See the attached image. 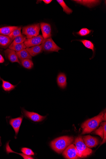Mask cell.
Listing matches in <instances>:
<instances>
[{
    "mask_svg": "<svg viewBox=\"0 0 106 159\" xmlns=\"http://www.w3.org/2000/svg\"><path fill=\"white\" fill-rule=\"evenodd\" d=\"M6 58L12 63L17 62L21 65L18 59L16 52L10 49H7L5 51Z\"/></svg>",
    "mask_w": 106,
    "mask_h": 159,
    "instance_id": "obj_10",
    "label": "cell"
},
{
    "mask_svg": "<svg viewBox=\"0 0 106 159\" xmlns=\"http://www.w3.org/2000/svg\"><path fill=\"white\" fill-rule=\"evenodd\" d=\"M12 41L9 36L0 35V48L6 49L9 47Z\"/></svg>",
    "mask_w": 106,
    "mask_h": 159,
    "instance_id": "obj_14",
    "label": "cell"
},
{
    "mask_svg": "<svg viewBox=\"0 0 106 159\" xmlns=\"http://www.w3.org/2000/svg\"><path fill=\"white\" fill-rule=\"evenodd\" d=\"M26 48L27 47L25 45L24 43L14 45H10L9 47V49L12 50L16 52H20Z\"/></svg>",
    "mask_w": 106,
    "mask_h": 159,
    "instance_id": "obj_21",
    "label": "cell"
},
{
    "mask_svg": "<svg viewBox=\"0 0 106 159\" xmlns=\"http://www.w3.org/2000/svg\"><path fill=\"white\" fill-rule=\"evenodd\" d=\"M62 155L65 158L68 159H77L81 158L79 152L73 144H71L65 149Z\"/></svg>",
    "mask_w": 106,
    "mask_h": 159,
    "instance_id": "obj_6",
    "label": "cell"
},
{
    "mask_svg": "<svg viewBox=\"0 0 106 159\" xmlns=\"http://www.w3.org/2000/svg\"><path fill=\"white\" fill-rule=\"evenodd\" d=\"M103 112H100L97 116L89 119L84 122L81 125L82 132L81 134H90L94 131L98 127L100 123L104 121Z\"/></svg>",
    "mask_w": 106,
    "mask_h": 159,
    "instance_id": "obj_2",
    "label": "cell"
},
{
    "mask_svg": "<svg viewBox=\"0 0 106 159\" xmlns=\"http://www.w3.org/2000/svg\"><path fill=\"white\" fill-rule=\"evenodd\" d=\"M106 112H105L104 113V115L103 116V120H104V121H106Z\"/></svg>",
    "mask_w": 106,
    "mask_h": 159,
    "instance_id": "obj_33",
    "label": "cell"
},
{
    "mask_svg": "<svg viewBox=\"0 0 106 159\" xmlns=\"http://www.w3.org/2000/svg\"><path fill=\"white\" fill-rule=\"evenodd\" d=\"M100 125L103 126L104 129V136L101 145L106 143V122H104L101 123Z\"/></svg>",
    "mask_w": 106,
    "mask_h": 159,
    "instance_id": "obj_30",
    "label": "cell"
},
{
    "mask_svg": "<svg viewBox=\"0 0 106 159\" xmlns=\"http://www.w3.org/2000/svg\"><path fill=\"white\" fill-rule=\"evenodd\" d=\"M43 51L47 52H56L62 49L58 46L52 38L44 39L42 44Z\"/></svg>",
    "mask_w": 106,
    "mask_h": 159,
    "instance_id": "obj_5",
    "label": "cell"
},
{
    "mask_svg": "<svg viewBox=\"0 0 106 159\" xmlns=\"http://www.w3.org/2000/svg\"><path fill=\"white\" fill-rule=\"evenodd\" d=\"M83 139L86 146L89 148L96 147L99 143L97 138L90 135L84 136Z\"/></svg>",
    "mask_w": 106,
    "mask_h": 159,
    "instance_id": "obj_9",
    "label": "cell"
},
{
    "mask_svg": "<svg viewBox=\"0 0 106 159\" xmlns=\"http://www.w3.org/2000/svg\"><path fill=\"white\" fill-rule=\"evenodd\" d=\"M57 82L60 89H65L67 85V77L66 74L63 73H59L57 77Z\"/></svg>",
    "mask_w": 106,
    "mask_h": 159,
    "instance_id": "obj_13",
    "label": "cell"
},
{
    "mask_svg": "<svg viewBox=\"0 0 106 159\" xmlns=\"http://www.w3.org/2000/svg\"><path fill=\"white\" fill-rule=\"evenodd\" d=\"M44 40L42 35H39L31 38L26 39L24 43L27 48H31L41 45Z\"/></svg>",
    "mask_w": 106,
    "mask_h": 159,
    "instance_id": "obj_7",
    "label": "cell"
},
{
    "mask_svg": "<svg viewBox=\"0 0 106 159\" xmlns=\"http://www.w3.org/2000/svg\"><path fill=\"white\" fill-rule=\"evenodd\" d=\"M91 32V30H89L87 28H83L79 32H77L76 34L81 36H85L89 35Z\"/></svg>",
    "mask_w": 106,
    "mask_h": 159,
    "instance_id": "obj_27",
    "label": "cell"
},
{
    "mask_svg": "<svg viewBox=\"0 0 106 159\" xmlns=\"http://www.w3.org/2000/svg\"><path fill=\"white\" fill-rule=\"evenodd\" d=\"M42 1H43L45 4H48L50 3L52 1H51V0H43Z\"/></svg>",
    "mask_w": 106,
    "mask_h": 159,
    "instance_id": "obj_32",
    "label": "cell"
},
{
    "mask_svg": "<svg viewBox=\"0 0 106 159\" xmlns=\"http://www.w3.org/2000/svg\"><path fill=\"white\" fill-rule=\"evenodd\" d=\"M26 49L32 57H35L43 51L42 44L31 48H27Z\"/></svg>",
    "mask_w": 106,
    "mask_h": 159,
    "instance_id": "obj_16",
    "label": "cell"
},
{
    "mask_svg": "<svg viewBox=\"0 0 106 159\" xmlns=\"http://www.w3.org/2000/svg\"><path fill=\"white\" fill-rule=\"evenodd\" d=\"M21 27H18L11 33L9 36V37L13 41L15 38L21 35L22 34L21 33Z\"/></svg>",
    "mask_w": 106,
    "mask_h": 159,
    "instance_id": "obj_25",
    "label": "cell"
},
{
    "mask_svg": "<svg viewBox=\"0 0 106 159\" xmlns=\"http://www.w3.org/2000/svg\"><path fill=\"white\" fill-rule=\"evenodd\" d=\"M22 111L25 116L34 122L41 121L46 117V116H42L37 113L28 111L23 108Z\"/></svg>",
    "mask_w": 106,
    "mask_h": 159,
    "instance_id": "obj_8",
    "label": "cell"
},
{
    "mask_svg": "<svg viewBox=\"0 0 106 159\" xmlns=\"http://www.w3.org/2000/svg\"><path fill=\"white\" fill-rule=\"evenodd\" d=\"M92 134L98 135L103 139L104 136V129L103 126L101 125L98 129L93 132Z\"/></svg>",
    "mask_w": 106,
    "mask_h": 159,
    "instance_id": "obj_28",
    "label": "cell"
},
{
    "mask_svg": "<svg viewBox=\"0 0 106 159\" xmlns=\"http://www.w3.org/2000/svg\"><path fill=\"white\" fill-rule=\"evenodd\" d=\"M23 119V117L21 116L19 117L11 119L10 121V124L13 128L16 136L18 134Z\"/></svg>",
    "mask_w": 106,
    "mask_h": 159,
    "instance_id": "obj_12",
    "label": "cell"
},
{
    "mask_svg": "<svg viewBox=\"0 0 106 159\" xmlns=\"http://www.w3.org/2000/svg\"><path fill=\"white\" fill-rule=\"evenodd\" d=\"M40 26L43 38L46 39L51 38V27L50 25L47 23L41 22Z\"/></svg>",
    "mask_w": 106,
    "mask_h": 159,
    "instance_id": "obj_11",
    "label": "cell"
},
{
    "mask_svg": "<svg viewBox=\"0 0 106 159\" xmlns=\"http://www.w3.org/2000/svg\"><path fill=\"white\" fill-rule=\"evenodd\" d=\"M0 80L2 82V88L3 90L7 92H9L14 89L17 85H14L9 82L6 81L0 77Z\"/></svg>",
    "mask_w": 106,
    "mask_h": 159,
    "instance_id": "obj_19",
    "label": "cell"
},
{
    "mask_svg": "<svg viewBox=\"0 0 106 159\" xmlns=\"http://www.w3.org/2000/svg\"><path fill=\"white\" fill-rule=\"evenodd\" d=\"M83 43L84 46L86 48L91 50L93 52V55L91 58L92 59L94 57L95 54V49L94 45L91 41L86 39H81L78 40Z\"/></svg>",
    "mask_w": 106,
    "mask_h": 159,
    "instance_id": "obj_20",
    "label": "cell"
},
{
    "mask_svg": "<svg viewBox=\"0 0 106 159\" xmlns=\"http://www.w3.org/2000/svg\"><path fill=\"white\" fill-rule=\"evenodd\" d=\"M6 148L7 152L8 154H9L10 152H14V153H16L17 154H19L20 155H21L25 159H34L33 157H32L31 156L26 155L23 153H21L20 154V153H16V152H15L13 151L11 149V148H10V147L9 146L8 143L7 144Z\"/></svg>",
    "mask_w": 106,
    "mask_h": 159,
    "instance_id": "obj_26",
    "label": "cell"
},
{
    "mask_svg": "<svg viewBox=\"0 0 106 159\" xmlns=\"http://www.w3.org/2000/svg\"><path fill=\"white\" fill-rule=\"evenodd\" d=\"M74 143L79 152L81 158L86 157L92 154V150L86 146L81 136L76 138Z\"/></svg>",
    "mask_w": 106,
    "mask_h": 159,
    "instance_id": "obj_3",
    "label": "cell"
},
{
    "mask_svg": "<svg viewBox=\"0 0 106 159\" xmlns=\"http://www.w3.org/2000/svg\"><path fill=\"white\" fill-rule=\"evenodd\" d=\"M26 49L16 52L17 55L20 62L22 61L25 59H29L31 60L32 59V57L30 55Z\"/></svg>",
    "mask_w": 106,
    "mask_h": 159,
    "instance_id": "obj_17",
    "label": "cell"
},
{
    "mask_svg": "<svg viewBox=\"0 0 106 159\" xmlns=\"http://www.w3.org/2000/svg\"><path fill=\"white\" fill-rule=\"evenodd\" d=\"M26 37L23 34L18 36L13 40L11 45H14L17 44H22L24 43L26 40Z\"/></svg>",
    "mask_w": 106,
    "mask_h": 159,
    "instance_id": "obj_23",
    "label": "cell"
},
{
    "mask_svg": "<svg viewBox=\"0 0 106 159\" xmlns=\"http://www.w3.org/2000/svg\"><path fill=\"white\" fill-rule=\"evenodd\" d=\"M5 61V60L4 57L2 55L0 54V63H2Z\"/></svg>",
    "mask_w": 106,
    "mask_h": 159,
    "instance_id": "obj_31",
    "label": "cell"
},
{
    "mask_svg": "<svg viewBox=\"0 0 106 159\" xmlns=\"http://www.w3.org/2000/svg\"><path fill=\"white\" fill-rule=\"evenodd\" d=\"M73 1L77 2L78 3L83 5L89 8L96 6L100 4L101 2L100 1H81V0H77Z\"/></svg>",
    "mask_w": 106,
    "mask_h": 159,
    "instance_id": "obj_15",
    "label": "cell"
},
{
    "mask_svg": "<svg viewBox=\"0 0 106 159\" xmlns=\"http://www.w3.org/2000/svg\"><path fill=\"white\" fill-rule=\"evenodd\" d=\"M39 23L25 26L23 27V34L25 35L27 39L39 35L40 30Z\"/></svg>",
    "mask_w": 106,
    "mask_h": 159,
    "instance_id": "obj_4",
    "label": "cell"
},
{
    "mask_svg": "<svg viewBox=\"0 0 106 159\" xmlns=\"http://www.w3.org/2000/svg\"><path fill=\"white\" fill-rule=\"evenodd\" d=\"M1 137H0V146L1 145Z\"/></svg>",
    "mask_w": 106,
    "mask_h": 159,
    "instance_id": "obj_34",
    "label": "cell"
},
{
    "mask_svg": "<svg viewBox=\"0 0 106 159\" xmlns=\"http://www.w3.org/2000/svg\"><path fill=\"white\" fill-rule=\"evenodd\" d=\"M21 64L25 68L28 69H31L34 67V63L31 59H25L21 62Z\"/></svg>",
    "mask_w": 106,
    "mask_h": 159,
    "instance_id": "obj_22",
    "label": "cell"
},
{
    "mask_svg": "<svg viewBox=\"0 0 106 159\" xmlns=\"http://www.w3.org/2000/svg\"><path fill=\"white\" fill-rule=\"evenodd\" d=\"M73 141V137L63 136L57 138L52 141L50 145L55 152L58 154H61Z\"/></svg>",
    "mask_w": 106,
    "mask_h": 159,
    "instance_id": "obj_1",
    "label": "cell"
},
{
    "mask_svg": "<svg viewBox=\"0 0 106 159\" xmlns=\"http://www.w3.org/2000/svg\"><path fill=\"white\" fill-rule=\"evenodd\" d=\"M21 151L23 154L27 156H31L34 155L35 154L33 151L29 148H22L21 149Z\"/></svg>",
    "mask_w": 106,
    "mask_h": 159,
    "instance_id": "obj_29",
    "label": "cell"
},
{
    "mask_svg": "<svg viewBox=\"0 0 106 159\" xmlns=\"http://www.w3.org/2000/svg\"><path fill=\"white\" fill-rule=\"evenodd\" d=\"M57 1L63 8L64 11L67 14H70L72 12V10L66 4L63 0H57Z\"/></svg>",
    "mask_w": 106,
    "mask_h": 159,
    "instance_id": "obj_24",
    "label": "cell"
},
{
    "mask_svg": "<svg viewBox=\"0 0 106 159\" xmlns=\"http://www.w3.org/2000/svg\"><path fill=\"white\" fill-rule=\"evenodd\" d=\"M18 27L16 26H9L0 28V35L9 36L14 30Z\"/></svg>",
    "mask_w": 106,
    "mask_h": 159,
    "instance_id": "obj_18",
    "label": "cell"
}]
</instances>
